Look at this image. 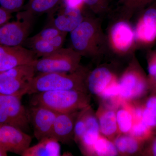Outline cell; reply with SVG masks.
I'll use <instances>...</instances> for the list:
<instances>
[{"label": "cell", "instance_id": "cell-1", "mask_svg": "<svg viewBox=\"0 0 156 156\" xmlns=\"http://www.w3.org/2000/svg\"><path fill=\"white\" fill-rule=\"evenodd\" d=\"M70 33L72 48L82 56L98 58L108 50V37L102 30L100 20L97 18L84 17Z\"/></svg>", "mask_w": 156, "mask_h": 156}, {"label": "cell", "instance_id": "cell-2", "mask_svg": "<svg viewBox=\"0 0 156 156\" xmlns=\"http://www.w3.org/2000/svg\"><path fill=\"white\" fill-rule=\"evenodd\" d=\"M89 72L87 68L81 66L77 70L71 73H39L30 82L24 95L59 90H78L88 92L86 81Z\"/></svg>", "mask_w": 156, "mask_h": 156}, {"label": "cell", "instance_id": "cell-3", "mask_svg": "<svg viewBox=\"0 0 156 156\" xmlns=\"http://www.w3.org/2000/svg\"><path fill=\"white\" fill-rule=\"evenodd\" d=\"M31 102L57 113L80 111L90 105L91 94L78 90H59L34 94Z\"/></svg>", "mask_w": 156, "mask_h": 156}, {"label": "cell", "instance_id": "cell-4", "mask_svg": "<svg viewBox=\"0 0 156 156\" xmlns=\"http://www.w3.org/2000/svg\"><path fill=\"white\" fill-rule=\"evenodd\" d=\"M82 56L72 48H61L34 62L36 73L74 72L81 67Z\"/></svg>", "mask_w": 156, "mask_h": 156}, {"label": "cell", "instance_id": "cell-5", "mask_svg": "<svg viewBox=\"0 0 156 156\" xmlns=\"http://www.w3.org/2000/svg\"><path fill=\"white\" fill-rule=\"evenodd\" d=\"M118 84L121 103L137 101L149 89L147 79L135 58L118 78Z\"/></svg>", "mask_w": 156, "mask_h": 156}, {"label": "cell", "instance_id": "cell-6", "mask_svg": "<svg viewBox=\"0 0 156 156\" xmlns=\"http://www.w3.org/2000/svg\"><path fill=\"white\" fill-rule=\"evenodd\" d=\"M35 73L33 64L20 66L0 73V94L22 97Z\"/></svg>", "mask_w": 156, "mask_h": 156}, {"label": "cell", "instance_id": "cell-7", "mask_svg": "<svg viewBox=\"0 0 156 156\" xmlns=\"http://www.w3.org/2000/svg\"><path fill=\"white\" fill-rule=\"evenodd\" d=\"M34 16L27 11H20L17 20L7 22L0 27V44L6 46H23L33 25Z\"/></svg>", "mask_w": 156, "mask_h": 156}, {"label": "cell", "instance_id": "cell-8", "mask_svg": "<svg viewBox=\"0 0 156 156\" xmlns=\"http://www.w3.org/2000/svg\"><path fill=\"white\" fill-rule=\"evenodd\" d=\"M21 96L0 94V123L23 131L28 128L29 115L21 101Z\"/></svg>", "mask_w": 156, "mask_h": 156}, {"label": "cell", "instance_id": "cell-9", "mask_svg": "<svg viewBox=\"0 0 156 156\" xmlns=\"http://www.w3.org/2000/svg\"><path fill=\"white\" fill-rule=\"evenodd\" d=\"M107 37L109 47L120 56L132 53L135 48L134 30L125 19L118 20L112 26Z\"/></svg>", "mask_w": 156, "mask_h": 156}, {"label": "cell", "instance_id": "cell-10", "mask_svg": "<svg viewBox=\"0 0 156 156\" xmlns=\"http://www.w3.org/2000/svg\"><path fill=\"white\" fill-rule=\"evenodd\" d=\"M31 137L19 128L0 123V145L7 152L17 154L30 147Z\"/></svg>", "mask_w": 156, "mask_h": 156}, {"label": "cell", "instance_id": "cell-11", "mask_svg": "<svg viewBox=\"0 0 156 156\" xmlns=\"http://www.w3.org/2000/svg\"><path fill=\"white\" fill-rule=\"evenodd\" d=\"M36 55L23 46H6L0 44V73L24 65L33 64Z\"/></svg>", "mask_w": 156, "mask_h": 156}, {"label": "cell", "instance_id": "cell-12", "mask_svg": "<svg viewBox=\"0 0 156 156\" xmlns=\"http://www.w3.org/2000/svg\"><path fill=\"white\" fill-rule=\"evenodd\" d=\"M28 113L34 135L38 140L52 136L53 125L58 113L40 105H34Z\"/></svg>", "mask_w": 156, "mask_h": 156}, {"label": "cell", "instance_id": "cell-13", "mask_svg": "<svg viewBox=\"0 0 156 156\" xmlns=\"http://www.w3.org/2000/svg\"><path fill=\"white\" fill-rule=\"evenodd\" d=\"M118 78L111 68L101 65L89 71L86 85L91 95L98 97L105 89Z\"/></svg>", "mask_w": 156, "mask_h": 156}, {"label": "cell", "instance_id": "cell-14", "mask_svg": "<svg viewBox=\"0 0 156 156\" xmlns=\"http://www.w3.org/2000/svg\"><path fill=\"white\" fill-rule=\"evenodd\" d=\"M56 15H51L53 26L62 32L70 33L83 21L84 17L80 8H73L64 5Z\"/></svg>", "mask_w": 156, "mask_h": 156}, {"label": "cell", "instance_id": "cell-15", "mask_svg": "<svg viewBox=\"0 0 156 156\" xmlns=\"http://www.w3.org/2000/svg\"><path fill=\"white\" fill-rule=\"evenodd\" d=\"M136 42L148 44L156 39V8L147 9L134 29Z\"/></svg>", "mask_w": 156, "mask_h": 156}, {"label": "cell", "instance_id": "cell-16", "mask_svg": "<svg viewBox=\"0 0 156 156\" xmlns=\"http://www.w3.org/2000/svg\"><path fill=\"white\" fill-rule=\"evenodd\" d=\"M101 134L113 141L120 134L116 119V108L101 103L95 112Z\"/></svg>", "mask_w": 156, "mask_h": 156}, {"label": "cell", "instance_id": "cell-17", "mask_svg": "<svg viewBox=\"0 0 156 156\" xmlns=\"http://www.w3.org/2000/svg\"><path fill=\"white\" fill-rule=\"evenodd\" d=\"M80 111L58 113L54 122L51 136L63 144L68 143L73 140L75 124Z\"/></svg>", "mask_w": 156, "mask_h": 156}, {"label": "cell", "instance_id": "cell-18", "mask_svg": "<svg viewBox=\"0 0 156 156\" xmlns=\"http://www.w3.org/2000/svg\"><path fill=\"white\" fill-rule=\"evenodd\" d=\"M67 34L66 33L63 32L52 39L34 41L26 40L23 45H25L26 47L31 50L37 57H41L51 54L62 48Z\"/></svg>", "mask_w": 156, "mask_h": 156}, {"label": "cell", "instance_id": "cell-19", "mask_svg": "<svg viewBox=\"0 0 156 156\" xmlns=\"http://www.w3.org/2000/svg\"><path fill=\"white\" fill-rule=\"evenodd\" d=\"M60 155L59 142L52 136L39 140L36 145L30 147L24 151L23 156H58Z\"/></svg>", "mask_w": 156, "mask_h": 156}, {"label": "cell", "instance_id": "cell-20", "mask_svg": "<svg viewBox=\"0 0 156 156\" xmlns=\"http://www.w3.org/2000/svg\"><path fill=\"white\" fill-rule=\"evenodd\" d=\"M119 156H133L141 151L144 142L129 134H120L113 140Z\"/></svg>", "mask_w": 156, "mask_h": 156}, {"label": "cell", "instance_id": "cell-21", "mask_svg": "<svg viewBox=\"0 0 156 156\" xmlns=\"http://www.w3.org/2000/svg\"><path fill=\"white\" fill-rule=\"evenodd\" d=\"M63 0H29L23 6L24 11L33 16L44 14L50 15L59 8Z\"/></svg>", "mask_w": 156, "mask_h": 156}, {"label": "cell", "instance_id": "cell-22", "mask_svg": "<svg viewBox=\"0 0 156 156\" xmlns=\"http://www.w3.org/2000/svg\"><path fill=\"white\" fill-rule=\"evenodd\" d=\"M116 119L120 134H129L134 123V118L129 102H123L116 108Z\"/></svg>", "mask_w": 156, "mask_h": 156}, {"label": "cell", "instance_id": "cell-23", "mask_svg": "<svg viewBox=\"0 0 156 156\" xmlns=\"http://www.w3.org/2000/svg\"><path fill=\"white\" fill-rule=\"evenodd\" d=\"M92 156H119L113 142L101 134L93 148Z\"/></svg>", "mask_w": 156, "mask_h": 156}, {"label": "cell", "instance_id": "cell-24", "mask_svg": "<svg viewBox=\"0 0 156 156\" xmlns=\"http://www.w3.org/2000/svg\"><path fill=\"white\" fill-rule=\"evenodd\" d=\"M142 105V121L153 130L156 128V92Z\"/></svg>", "mask_w": 156, "mask_h": 156}, {"label": "cell", "instance_id": "cell-25", "mask_svg": "<svg viewBox=\"0 0 156 156\" xmlns=\"http://www.w3.org/2000/svg\"><path fill=\"white\" fill-rule=\"evenodd\" d=\"M154 1L155 0H119V2L125 17H128Z\"/></svg>", "mask_w": 156, "mask_h": 156}, {"label": "cell", "instance_id": "cell-26", "mask_svg": "<svg viewBox=\"0 0 156 156\" xmlns=\"http://www.w3.org/2000/svg\"><path fill=\"white\" fill-rule=\"evenodd\" d=\"M129 134L136 139L144 142L152 137L153 130L141 120L134 122Z\"/></svg>", "mask_w": 156, "mask_h": 156}, {"label": "cell", "instance_id": "cell-27", "mask_svg": "<svg viewBox=\"0 0 156 156\" xmlns=\"http://www.w3.org/2000/svg\"><path fill=\"white\" fill-rule=\"evenodd\" d=\"M86 108L81 110L79 112L76 119L75 124L73 140L77 144L80 142L86 131V122H85V109Z\"/></svg>", "mask_w": 156, "mask_h": 156}, {"label": "cell", "instance_id": "cell-28", "mask_svg": "<svg viewBox=\"0 0 156 156\" xmlns=\"http://www.w3.org/2000/svg\"><path fill=\"white\" fill-rule=\"evenodd\" d=\"M57 28L53 26H49V27L44 29L40 32L35 35L34 36L28 38L27 40L30 41H36V40H48L52 39L56 37L62 33Z\"/></svg>", "mask_w": 156, "mask_h": 156}, {"label": "cell", "instance_id": "cell-29", "mask_svg": "<svg viewBox=\"0 0 156 156\" xmlns=\"http://www.w3.org/2000/svg\"><path fill=\"white\" fill-rule=\"evenodd\" d=\"M84 3L89 7L94 13L101 14L107 11L108 0H83Z\"/></svg>", "mask_w": 156, "mask_h": 156}, {"label": "cell", "instance_id": "cell-30", "mask_svg": "<svg viewBox=\"0 0 156 156\" xmlns=\"http://www.w3.org/2000/svg\"><path fill=\"white\" fill-rule=\"evenodd\" d=\"M25 0H0L1 7L12 14L23 8Z\"/></svg>", "mask_w": 156, "mask_h": 156}, {"label": "cell", "instance_id": "cell-31", "mask_svg": "<svg viewBox=\"0 0 156 156\" xmlns=\"http://www.w3.org/2000/svg\"><path fill=\"white\" fill-rule=\"evenodd\" d=\"M148 72L149 77L151 78L156 75V53H154L150 57L148 62Z\"/></svg>", "mask_w": 156, "mask_h": 156}, {"label": "cell", "instance_id": "cell-32", "mask_svg": "<svg viewBox=\"0 0 156 156\" xmlns=\"http://www.w3.org/2000/svg\"><path fill=\"white\" fill-rule=\"evenodd\" d=\"M12 17L11 13L0 7V27L8 22Z\"/></svg>", "mask_w": 156, "mask_h": 156}, {"label": "cell", "instance_id": "cell-33", "mask_svg": "<svg viewBox=\"0 0 156 156\" xmlns=\"http://www.w3.org/2000/svg\"><path fill=\"white\" fill-rule=\"evenodd\" d=\"M63 2L66 5L80 9L82 5L85 4L83 0H63Z\"/></svg>", "mask_w": 156, "mask_h": 156}, {"label": "cell", "instance_id": "cell-34", "mask_svg": "<svg viewBox=\"0 0 156 156\" xmlns=\"http://www.w3.org/2000/svg\"><path fill=\"white\" fill-rule=\"evenodd\" d=\"M144 154L148 155L156 156V136L153 140L147 149L144 151Z\"/></svg>", "mask_w": 156, "mask_h": 156}, {"label": "cell", "instance_id": "cell-35", "mask_svg": "<svg viewBox=\"0 0 156 156\" xmlns=\"http://www.w3.org/2000/svg\"><path fill=\"white\" fill-rule=\"evenodd\" d=\"M147 80L149 88L156 92V75L153 77L148 78Z\"/></svg>", "mask_w": 156, "mask_h": 156}, {"label": "cell", "instance_id": "cell-36", "mask_svg": "<svg viewBox=\"0 0 156 156\" xmlns=\"http://www.w3.org/2000/svg\"><path fill=\"white\" fill-rule=\"evenodd\" d=\"M7 152L0 145V156H7Z\"/></svg>", "mask_w": 156, "mask_h": 156}]
</instances>
